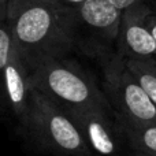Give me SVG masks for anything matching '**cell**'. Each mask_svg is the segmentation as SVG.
<instances>
[{
    "label": "cell",
    "instance_id": "cell-1",
    "mask_svg": "<svg viewBox=\"0 0 156 156\" xmlns=\"http://www.w3.org/2000/svg\"><path fill=\"white\" fill-rule=\"evenodd\" d=\"M5 19L29 70L40 60L66 56L77 48L73 7L60 0H11Z\"/></svg>",
    "mask_w": 156,
    "mask_h": 156
},
{
    "label": "cell",
    "instance_id": "cell-2",
    "mask_svg": "<svg viewBox=\"0 0 156 156\" xmlns=\"http://www.w3.org/2000/svg\"><path fill=\"white\" fill-rule=\"evenodd\" d=\"M19 127L41 151L56 156H92L70 112L34 88L30 90L27 110Z\"/></svg>",
    "mask_w": 156,
    "mask_h": 156
},
{
    "label": "cell",
    "instance_id": "cell-3",
    "mask_svg": "<svg viewBox=\"0 0 156 156\" xmlns=\"http://www.w3.org/2000/svg\"><path fill=\"white\" fill-rule=\"evenodd\" d=\"M29 73L32 88L43 92L69 111L112 108L93 76L66 56L40 60Z\"/></svg>",
    "mask_w": 156,
    "mask_h": 156
},
{
    "label": "cell",
    "instance_id": "cell-4",
    "mask_svg": "<svg viewBox=\"0 0 156 156\" xmlns=\"http://www.w3.org/2000/svg\"><path fill=\"white\" fill-rule=\"evenodd\" d=\"M103 71V90L118 115L134 122L156 123V107L118 52L97 58Z\"/></svg>",
    "mask_w": 156,
    "mask_h": 156
},
{
    "label": "cell",
    "instance_id": "cell-5",
    "mask_svg": "<svg viewBox=\"0 0 156 156\" xmlns=\"http://www.w3.org/2000/svg\"><path fill=\"white\" fill-rule=\"evenodd\" d=\"M73 11L77 47L96 59L116 51L123 11L108 0H85Z\"/></svg>",
    "mask_w": 156,
    "mask_h": 156
},
{
    "label": "cell",
    "instance_id": "cell-6",
    "mask_svg": "<svg viewBox=\"0 0 156 156\" xmlns=\"http://www.w3.org/2000/svg\"><path fill=\"white\" fill-rule=\"evenodd\" d=\"M69 112L82 132L92 156H129L130 148L112 108H88Z\"/></svg>",
    "mask_w": 156,
    "mask_h": 156
},
{
    "label": "cell",
    "instance_id": "cell-7",
    "mask_svg": "<svg viewBox=\"0 0 156 156\" xmlns=\"http://www.w3.org/2000/svg\"><path fill=\"white\" fill-rule=\"evenodd\" d=\"M149 11L147 5L141 4L122 12L116 52L125 59L148 60L156 58V41L145 23Z\"/></svg>",
    "mask_w": 156,
    "mask_h": 156
},
{
    "label": "cell",
    "instance_id": "cell-8",
    "mask_svg": "<svg viewBox=\"0 0 156 156\" xmlns=\"http://www.w3.org/2000/svg\"><path fill=\"white\" fill-rule=\"evenodd\" d=\"M2 89L14 116L18 119V123H21L27 110L32 85H30L29 67L22 59L15 45L3 71Z\"/></svg>",
    "mask_w": 156,
    "mask_h": 156
},
{
    "label": "cell",
    "instance_id": "cell-9",
    "mask_svg": "<svg viewBox=\"0 0 156 156\" xmlns=\"http://www.w3.org/2000/svg\"><path fill=\"white\" fill-rule=\"evenodd\" d=\"M116 118L130 151L156 155V123L134 122L118 114Z\"/></svg>",
    "mask_w": 156,
    "mask_h": 156
},
{
    "label": "cell",
    "instance_id": "cell-10",
    "mask_svg": "<svg viewBox=\"0 0 156 156\" xmlns=\"http://www.w3.org/2000/svg\"><path fill=\"white\" fill-rule=\"evenodd\" d=\"M126 65L156 107V70L152 63L149 60L126 59Z\"/></svg>",
    "mask_w": 156,
    "mask_h": 156
},
{
    "label": "cell",
    "instance_id": "cell-11",
    "mask_svg": "<svg viewBox=\"0 0 156 156\" xmlns=\"http://www.w3.org/2000/svg\"><path fill=\"white\" fill-rule=\"evenodd\" d=\"M12 49H14V40L10 26L7 23L5 16L0 15V86H2L3 71H4L5 66H7Z\"/></svg>",
    "mask_w": 156,
    "mask_h": 156
},
{
    "label": "cell",
    "instance_id": "cell-12",
    "mask_svg": "<svg viewBox=\"0 0 156 156\" xmlns=\"http://www.w3.org/2000/svg\"><path fill=\"white\" fill-rule=\"evenodd\" d=\"M112 5H115L116 8H119L121 11H125L127 8H132L134 5H147V2L148 0H108Z\"/></svg>",
    "mask_w": 156,
    "mask_h": 156
},
{
    "label": "cell",
    "instance_id": "cell-13",
    "mask_svg": "<svg viewBox=\"0 0 156 156\" xmlns=\"http://www.w3.org/2000/svg\"><path fill=\"white\" fill-rule=\"evenodd\" d=\"M145 23H147V26H148L149 32H151L152 36H154L155 41H156V12H152V11H149V12L147 14Z\"/></svg>",
    "mask_w": 156,
    "mask_h": 156
},
{
    "label": "cell",
    "instance_id": "cell-14",
    "mask_svg": "<svg viewBox=\"0 0 156 156\" xmlns=\"http://www.w3.org/2000/svg\"><path fill=\"white\" fill-rule=\"evenodd\" d=\"M10 2L11 0H0V15L2 16H5V10H7Z\"/></svg>",
    "mask_w": 156,
    "mask_h": 156
},
{
    "label": "cell",
    "instance_id": "cell-15",
    "mask_svg": "<svg viewBox=\"0 0 156 156\" xmlns=\"http://www.w3.org/2000/svg\"><path fill=\"white\" fill-rule=\"evenodd\" d=\"M62 3H65L66 5H70V7H74V5H78L81 3H83L85 0H60Z\"/></svg>",
    "mask_w": 156,
    "mask_h": 156
},
{
    "label": "cell",
    "instance_id": "cell-16",
    "mask_svg": "<svg viewBox=\"0 0 156 156\" xmlns=\"http://www.w3.org/2000/svg\"><path fill=\"white\" fill-rule=\"evenodd\" d=\"M147 7H148L152 12H156V0H148V2H147Z\"/></svg>",
    "mask_w": 156,
    "mask_h": 156
},
{
    "label": "cell",
    "instance_id": "cell-17",
    "mask_svg": "<svg viewBox=\"0 0 156 156\" xmlns=\"http://www.w3.org/2000/svg\"><path fill=\"white\" fill-rule=\"evenodd\" d=\"M129 156H156V155H149V154H144V152H137V151H130Z\"/></svg>",
    "mask_w": 156,
    "mask_h": 156
},
{
    "label": "cell",
    "instance_id": "cell-18",
    "mask_svg": "<svg viewBox=\"0 0 156 156\" xmlns=\"http://www.w3.org/2000/svg\"><path fill=\"white\" fill-rule=\"evenodd\" d=\"M148 60L152 63V66H154V67H155V70H156V58H155V59H148Z\"/></svg>",
    "mask_w": 156,
    "mask_h": 156
}]
</instances>
